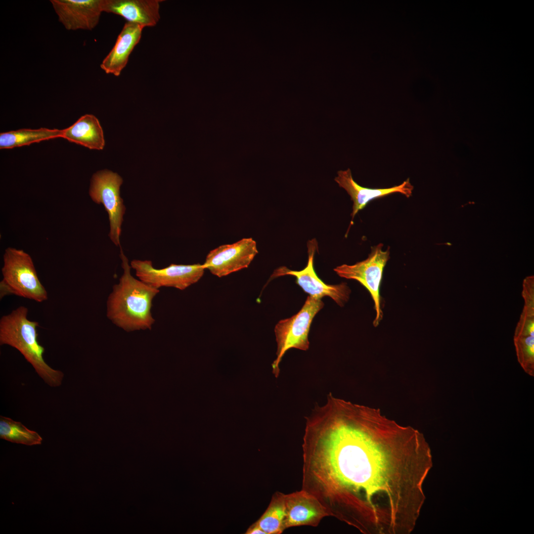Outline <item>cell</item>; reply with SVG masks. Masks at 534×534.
Listing matches in <instances>:
<instances>
[{"label": "cell", "instance_id": "16", "mask_svg": "<svg viewBox=\"0 0 534 534\" xmlns=\"http://www.w3.org/2000/svg\"><path fill=\"white\" fill-rule=\"evenodd\" d=\"M62 137L90 149L102 150L105 145L102 127L98 119L92 114L82 116L63 129Z\"/></svg>", "mask_w": 534, "mask_h": 534}, {"label": "cell", "instance_id": "12", "mask_svg": "<svg viewBox=\"0 0 534 534\" xmlns=\"http://www.w3.org/2000/svg\"><path fill=\"white\" fill-rule=\"evenodd\" d=\"M285 529L299 526L317 527L330 515L325 507L314 496L305 490L285 494Z\"/></svg>", "mask_w": 534, "mask_h": 534}, {"label": "cell", "instance_id": "1", "mask_svg": "<svg viewBox=\"0 0 534 534\" xmlns=\"http://www.w3.org/2000/svg\"><path fill=\"white\" fill-rule=\"evenodd\" d=\"M306 419L302 489L363 534H410L433 465L422 434L331 393Z\"/></svg>", "mask_w": 534, "mask_h": 534}, {"label": "cell", "instance_id": "9", "mask_svg": "<svg viewBox=\"0 0 534 534\" xmlns=\"http://www.w3.org/2000/svg\"><path fill=\"white\" fill-rule=\"evenodd\" d=\"M316 246L315 240L309 242L308 261L303 269L292 270L286 267H281L275 270L272 276L274 277L286 275L294 276L296 278V283L310 296L319 299L329 297L338 305L343 306L348 301L351 290L345 283L337 285L327 284L317 276L313 267Z\"/></svg>", "mask_w": 534, "mask_h": 534}, {"label": "cell", "instance_id": "5", "mask_svg": "<svg viewBox=\"0 0 534 534\" xmlns=\"http://www.w3.org/2000/svg\"><path fill=\"white\" fill-rule=\"evenodd\" d=\"M324 306L321 299L309 296L301 310L290 318L280 320L275 325L274 333L277 343L276 358L272 364L276 377L286 352L294 348L303 351L309 349V334L312 320Z\"/></svg>", "mask_w": 534, "mask_h": 534}, {"label": "cell", "instance_id": "11", "mask_svg": "<svg viewBox=\"0 0 534 534\" xmlns=\"http://www.w3.org/2000/svg\"><path fill=\"white\" fill-rule=\"evenodd\" d=\"M58 20L68 30H91L103 12L102 0H50Z\"/></svg>", "mask_w": 534, "mask_h": 534}, {"label": "cell", "instance_id": "18", "mask_svg": "<svg viewBox=\"0 0 534 534\" xmlns=\"http://www.w3.org/2000/svg\"><path fill=\"white\" fill-rule=\"evenodd\" d=\"M285 494L276 491L264 513L254 523L265 534H281L285 530Z\"/></svg>", "mask_w": 534, "mask_h": 534}, {"label": "cell", "instance_id": "17", "mask_svg": "<svg viewBox=\"0 0 534 534\" xmlns=\"http://www.w3.org/2000/svg\"><path fill=\"white\" fill-rule=\"evenodd\" d=\"M63 130L40 128L22 129L0 134V148H12L28 145L35 142L62 137Z\"/></svg>", "mask_w": 534, "mask_h": 534}, {"label": "cell", "instance_id": "20", "mask_svg": "<svg viewBox=\"0 0 534 534\" xmlns=\"http://www.w3.org/2000/svg\"><path fill=\"white\" fill-rule=\"evenodd\" d=\"M245 534H265V532L254 523L246 531Z\"/></svg>", "mask_w": 534, "mask_h": 534}, {"label": "cell", "instance_id": "19", "mask_svg": "<svg viewBox=\"0 0 534 534\" xmlns=\"http://www.w3.org/2000/svg\"><path fill=\"white\" fill-rule=\"evenodd\" d=\"M0 438L27 445H41L43 438L36 432L26 427L21 422L0 416Z\"/></svg>", "mask_w": 534, "mask_h": 534}, {"label": "cell", "instance_id": "13", "mask_svg": "<svg viewBox=\"0 0 534 534\" xmlns=\"http://www.w3.org/2000/svg\"><path fill=\"white\" fill-rule=\"evenodd\" d=\"M335 181L339 186L344 188L353 201L352 220L356 214L363 209L371 200L395 193H400L409 198L412 195L413 186L408 178L400 184L385 188H370L364 187L357 184L353 179L350 169L340 170L337 172Z\"/></svg>", "mask_w": 534, "mask_h": 534}, {"label": "cell", "instance_id": "4", "mask_svg": "<svg viewBox=\"0 0 534 534\" xmlns=\"http://www.w3.org/2000/svg\"><path fill=\"white\" fill-rule=\"evenodd\" d=\"M3 261L0 299L15 295L38 303L47 300V292L38 277L30 255L22 249L8 247L5 250Z\"/></svg>", "mask_w": 534, "mask_h": 534}, {"label": "cell", "instance_id": "3", "mask_svg": "<svg viewBox=\"0 0 534 534\" xmlns=\"http://www.w3.org/2000/svg\"><path fill=\"white\" fill-rule=\"evenodd\" d=\"M28 309L20 306L0 319V345L17 349L49 386L62 384L63 373L51 368L44 361V348L38 340L39 323L28 318Z\"/></svg>", "mask_w": 534, "mask_h": 534}, {"label": "cell", "instance_id": "8", "mask_svg": "<svg viewBox=\"0 0 534 534\" xmlns=\"http://www.w3.org/2000/svg\"><path fill=\"white\" fill-rule=\"evenodd\" d=\"M131 267L135 270L139 279L156 289L172 287L184 290L198 282L203 275V265H177L171 264L161 269L153 267L150 260H134Z\"/></svg>", "mask_w": 534, "mask_h": 534}, {"label": "cell", "instance_id": "14", "mask_svg": "<svg viewBox=\"0 0 534 534\" xmlns=\"http://www.w3.org/2000/svg\"><path fill=\"white\" fill-rule=\"evenodd\" d=\"M162 0H102L103 12L120 15L144 28L153 27L160 19Z\"/></svg>", "mask_w": 534, "mask_h": 534}, {"label": "cell", "instance_id": "7", "mask_svg": "<svg viewBox=\"0 0 534 534\" xmlns=\"http://www.w3.org/2000/svg\"><path fill=\"white\" fill-rule=\"evenodd\" d=\"M380 243L372 247L371 252L365 260L353 265L344 264L334 269L341 277L359 282L370 294L374 303L376 317L373 324L377 327L383 317L381 307L380 288L384 268L390 258V249L383 250Z\"/></svg>", "mask_w": 534, "mask_h": 534}, {"label": "cell", "instance_id": "6", "mask_svg": "<svg viewBox=\"0 0 534 534\" xmlns=\"http://www.w3.org/2000/svg\"><path fill=\"white\" fill-rule=\"evenodd\" d=\"M123 179L117 173L108 170L99 171L91 178L89 195L97 204H102L107 212L109 222L108 236L117 246H121L123 216L126 207L120 196Z\"/></svg>", "mask_w": 534, "mask_h": 534}, {"label": "cell", "instance_id": "2", "mask_svg": "<svg viewBox=\"0 0 534 534\" xmlns=\"http://www.w3.org/2000/svg\"><path fill=\"white\" fill-rule=\"evenodd\" d=\"M120 247L124 272L108 297L107 317L127 332L150 330L155 322L151 312L152 301L160 290L132 275L128 259Z\"/></svg>", "mask_w": 534, "mask_h": 534}, {"label": "cell", "instance_id": "15", "mask_svg": "<svg viewBox=\"0 0 534 534\" xmlns=\"http://www.w3.org/2000/svg\"><path fill=\"white\" fill-rule=\"evenodd\" d=\"M143 28L138 24L127 21L113 48L101 63V69L107 74L119 76L126 66L130 54L139 42Z\"/></svg>", "mask_w": 534, "mask_h": 534}, {"label": "cell", "instance_id": "10", "mask_svg": "<svg viewBox=\"0 0 534 534\" xmlns=\"http://www.w3.org/2000/svg\"><path fill=\"white\" fill-rule=\"evenodd\" d=\"M258 253L256 241L252 238H244L213 249L203 265L212 274L222 277L247 268Z\"/></svg>", "mask_w": 534, "mask_h": 534}]
</instances>
